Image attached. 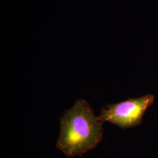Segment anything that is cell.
Segmentation results:
<instances>
[{"label": "cell", "instance_id": "obj_1", "mask_svg": "<svg viewBox=\"0 0 158 158\" xmlns=\"http://www.w3.org/2000/svg\"><path fill=\"white\" fill-rule=\"evenodd\" d=\"M103 123L83 99L76 101L60 119L56 147L69 158L81 156L102 141Z\"/></svg>", "mask_w": 158, "mask_h": 158}, {"label": "cell", "instance_id": "obj_2", "mask_svg": "<svg viewBox=\"0 0 158 158\" xmlns=\"http://www.w3.org/2000/svg\"><path fill=\"white\" fill-rule=\"evenodd\" d=\"M155 97L148 94L114 104H108L102 108L98 117L102 122L107 121L126 129L140 124L143 115L154 102Z\"/></svg>", "mask_w": 158, "mask_h": 158}]
</instances>
